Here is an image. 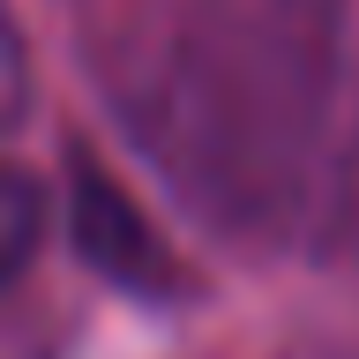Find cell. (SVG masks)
Here are the masks:
<instances>
[{
    "instance_id": "cell-1",
    "label": "cell",
    "mask_w": 359,
    "mask_h": 359,
    "mask_svg": "<svg viewBox=\"0 0 359 359\" xmlns=\"http://www.w3.org/2000/svg\"><path fill=\"white\" fill-rule=\"evenodd\" d=\"M67 217H75V247H83V262L97 269V277H112V285H128V292H165L172 285V262H165L157 232L142 224V210H135L97 165H75V180H67Z\"/></svg>"
},
{
    "instance_id": "cell-2",
    "label": "cell",
    "mask_w": 359,
    "mask_h": 359,
    "mask_svg": "<svg viewBox=\"0 0 359 359\" xmlns=\"http://www.w3.org/2000/svg\"><path fill=\"white\" fill-rule=\"evenodd\" d=\"M45 224H53L45 180L22 165H0V285H15L30 269V255L45 247Z\"/></svg>"
},
{
    "instance_id": "cell-3",
    "label": "cell",
    "mask_w": 359,
    "mask_h": 359,
    "mask_svg": "<svg viewBox=\"0 0 359 359\" xmlns=\"http://www.w3.org/2000/svg\"><path fill=\"white\" fill-rule=\"evenodd\" d=\"M22 105H30V53H22L15 8L0 0V135L22 120Z\"/></svg>"
}]
</instances>
